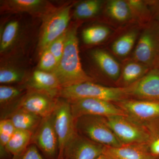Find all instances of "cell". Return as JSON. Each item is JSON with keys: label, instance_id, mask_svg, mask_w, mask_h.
<instances>
[{"label": "cell", "instance_id": "15", "mask_svg": "<svg viewBox=\"0 0 159 159\" xmlns=\"http://www.w3.org/2000/svg\"><path fill=\"white\" fill-rule=\"evenodd\" d=\"M103 154L110 159H151L146 144L122 145L118 147L105 146Z\"/></svg>", "mask_w": 159, "mask_h": 159}, {"label": "cell", "instance_id": "24", "mask_svg": "<svg viewBox=\"0 0 159 159\" xmlns=\"http://www.w3.org/2000/svg\"><path fill=\"white\" fill-rule=\"evenodd\" d=\"M110 32L109 29L106 26H91L83 31V40L86 44H97L105 40L110 34Z\"/></svg>", "mask_w": 159, "mask_h": 159}, {"label": "cell", "instance_id": "31", "mask_svg": "<svg viewBox=\"0 0 159 159\" xmlns=\"http://www.w3.org/2000/svg\"><path fill=\"white\" fill-rule=\"evenodd\" d=\"M21 92L19 89L9 86L1 85L0 86V103L1 106L9 104L20 97Z\"/></svg>", "mask_w": 159, "mask_h": 159}, {"label": "cell", "instance_id": "12", "mask_svg": "<svg viewBox=\"0 0 159 159\" xmlns=\"http://www.w3.org/2000/svg\"><path fill=\"white\" fill-rule=\"evenodd\" d=\"M104 147L77 132L66 146L63 159H97L103 154Z\"/></svg>", "mask_w": 159, "mask_h": 159}, {"label": "cell", "instance_id": "33", "mask_svg": "<svg viewBox=\"0 0 159 159\" xmlns=\"http://www.w3.org/2000/svg\"><path fill=\"white\" fill-rule=\"evenodd\" d=\"M12 159H44L41 155L37 147L34 145H31L28 147L18 155L14 156Z\"/></svg>", "mask_w": 159, "mask_h": 159}, {"label": "cell", "instance_id": "18", "mask_svg": "<svg viewBox=\"0 0 159 159\" xmlns=\"http://www.w3.org/2000/svg\"><path fill=\"white\" fill-rule=\"evenodd\" d=\"M16 129L28 131L33 134L43 118L21 108H16L9 118Z\"/></svg>", "mask_w": 159, "mask_h": 159}, {"label": "cell", "instance_id": "28", "mask_svg": "<svg viewBox=\"0 0 159 159\" xmlns=\"http://www.w3.org/2000/svg\"><path fill=\"white\" fill-rule=\"evenodd\" d=\"M14 125L9 118L1 119L0 121V154L1 158L8 153L6 149V145L9 142L15 131Z\"/></svg>", "mask_w": 159, "mask_h": 159}, {"label": "cell", "instance_id": "26", "mask_svg": "<svg viewBox=\"0 0 159 159\" xmlns=\"http://www.w3.org/2000/svg\"><path fill=\"white\" fill-rule=\"evenodd\" d=\"M102 4V1L99 0H89L81 2L74 9V16L78 19L93 17L100 11Z\"/></svg>", "mask_w": 159, "mask_h": 159}, {"label": "cell", "instance_id": "14", "mask_svg": "<svg viewBox=\"0 0 159 159\" xmlns=\"http://www.w3.org/2000/svg\"><path fill=\"white\" fill-rule=\"evenodd\" d=\"M1 9L11 12H27L46 17L54 9L49 2L42 0H8L2 1Z\"/></svg>", "mask_w": 159, "mask_h": 159}, {"label": "cell", "instance_id": "1", "mask_svg": "<svg viewBox=\"0 0 159 159\" xmlns=\"http://www.w3.org/2000/svg\"><path fill=\"white\" fill-rule=\"evenodd\" d=\"M59 80L61 88L93 81L84 71L79 56L77 26L67 31L64 50L57 68L53 72Z\"/></svg>", "mask_w": 159, "mask_h": 159}, {"label": "cell", "instance_id": "17", "mask_svg": "<svg viewBox=\"0 0 159 159\" xmlns=\"http://www.w3.org/2000/svg\"><path fill=\"white\" fill-rule=\"evenodd\" d=\"M91 56L107 77L114 81L119 80L122 70L116 60L111 54L104 50L96 49L92 51Z\"/></svg>", "mask_w": 159, "mask_h": 159}, {"label": "cell", "instance_id": "11", "mask_svg": "<svg viewBox=\"0 0 159 159\" xmlns=\"http://www.w3.org/2000/svg\"><path fill=\"white\" fill-rule=\"evenodd\" d=\"M58 100L51 95L34 90L20 100L16 108H21L41 117L47 118L53 114Z\"/></svg>", "mask_w": 159, "mask_h": 159}, {"label": "cell", "instance_id": "23", "mask_svg": "<svg viewBox=\"0 0 159 159\" xmlns=\"http://www.w3.org/2000/svg\"><path fill=\"white\" fill-rule=\"evenodd\" d=\"M20 29V24L17 20L11 21L3 29L0 40L1 53L6 52L16 40Z\"/></svg>", "mask_w": 159, "mask_h": 159}, {"label": "cell", "instance_id": "4", "mask_svg": "<svg viewBox=\"0 0 159 159\" xmlns=\"http://www.w3.org/2000/svg\"><path fill=\"white\" fill-rule=\"evenodd\" d=\"M134 60L149 68L159 67V24H147L142 31L134 52Z\"/></svg>", "mask_w": 159, "mask_h": 159}, {"label": "cell", "instance_id": "36", "mask_svg": "<svg viewBox=\"0 0 159 159\" xmlns=\"http://www.w3.org/2000/svg\"><path fill=\"white\" fill-rule=\"evenodd\" d=\"M151 159H159V157H152Z\"/></svg>", "mask_w": 159, "mask_h": 159}, {"label": "cell", "instance_id": "16", "mask_svg": "<svg viewBox=\"0 0 159 159\" xmlns=\"http://www.w3.org/2000/svg\"><path fill=\"white\" fill-rule=\"evenodd\" d=\"M34 90L39 91L55 97L61 89L57 77L53 73L37 70L34 71L29 83Z\"/></svg>", "mask_w": 159, "mask_h": 159}, {"label": "cell", "instance_id": "6", "mask_svg": "<svg viewBox=\"0 0 159 159\" xmlns=\"http://www.w3.org/2000/svg\"><path fill=\"white\" fill-rule=\"evenodd\" d=\"M106 118L122 145L146 144L148 142V131L144 124L127 116H116Z\"/></svg>", "mask_w": 159, "mask_h": 159}, {"label": "cell", "instance_id": "29", "mask_svg": "<svg viewBox=\"0 0 159 159\" xmlns=\"http://www.w3.org/2000/svg\"><path fill=\"white\" fill-rule=\"evenodd\" d=\"M24 77V72L17 69L6 67L1 68L0 83L2 84L20 82Z\"/></svg>", "mask_w": 159, "mask_h": 159}, {"label": "cell", "instance_id": "2", "mask_svg": "<svg viewBox=\"0 0 159 159\" xmlns=\"http://www.w3.org/2000/svg\"><path fill=\"white\" fill-rule=\"evenodd\" d=\"M58 95L68 101L91 98L114 102L128 99L125 87H109L88 81L61 88Z\"/></svg>", "mask_w": 159, "mask_h": 159}, {"label": "cell", "instance_id": "21", "mask_svg": "<svg viewBox=\"0 0 159 159\" xmlns=\"http://www.w3.org/2000/svg\"><path fill=\"white\" fill-rule=\"evenodd\" d=\"M138 36L139 31L137 30H131L122 34L113 43V52L119 57H126L133 48Z\"/></svg>", "mask_w": 159, "mask_h": 159}, {"label": "cell", "instance_id": "5", "mask_svg": "<svg viewBox=\"0 0 159 159\" xmlns=\"http://www.w3.org/2000/svg\"><path fill=\"white\" fill-rule=\"evenodd\" d=\"M51 118L58 141V158L63 159L66 146L77 133L70 102L58 100Z\"/></svg>", "mask_w": 159, "mask_h": 159}, {"label": "cell", "instance_id": "13", "mask_svg": "<svg viewBox=\"0 0 159 159\" xmlns=\"http://www.w3.org/2000/svg\"><path fill=\"white\" fill-rule=\"evenodd\" d=\"M34 140L43 153L50 159L58 157V141L51 116L43 118L34 135Z\"/></svg>", "mask_w": 159, "mask_h": 159}, {"label": "cell", "instance_id": "20", "mask_svg": "<svg viewBox=\"0 0 159 159\" xmlns=\"http://www.w3.org/2000/svg\"><path fill=\"white\" fill-rule=\"evenodd\" d=\"M106 11L112 19L118 22H126L133 19L131 10L127 1H108L106 5Z\"/></svg>", "mask_w": 159, "mask_h": 159}, {"label": "cell", "instance_id": "7", "mask_svg": "<svg viewBox=\"0 0 159 159\" xmlns=\"http://www.w3.org/2000/svg\"><path fill=\"white\" fill-rule=\"evenodd\" d=\"M72 6L69 5L55 9L44 17L39 43L41 54L68 30Z\"/></svg>", "mask_w": 159, "mask_h": 159}, {"label": "cell", "instance_id": "10", "mask_svg": "<svg viewBox=\"0 0 159 159\" xmlns=\"http://www.w3.org/2000/svg\"><path fill=\"white\" fill-rule=\"evenodd\" d=\"M125 88L128 98L159 102V67L150 69L142 78Z\"/></svg>", "mask_w": 159, "mask_h": 159}, {"label": "cell", "instance_id": "25", "mask_svg": "<svg viewBox=\"0 0 159 159\" xmlns=\"http://www.w3.org/2000/svg\"><path fill=\"white\" fill-rule=\"evenodd\" d=\"M148 134L146 146L152 157H159V118L144 123Z\"/></svg>", "mask_w": 159, "mask_h": 159}, {"label": "cell", "instance_id": "9", "mask_svg": "<svg viewBox=\"0 0 159 159\" xmlns=\"http://www.w3.org/2000/svg\"><path fill=\"white\" fill-rule=\"evenodd\" d=\"M115 103L126 116L143 124L159 118V102L128 98Z\"/></svg>", "mask_w": 159, "mask_h": 159}, {"label": "cell", "instance_id": "34", "mask_svg": "<svg viewBox=\"0 0 159 159\" xmlns=\"http://www.w3.org/2000/svg\"><path fill=\"white\" fill-rule=\"evenodd\" d=\"M150 5L152 7L154 13L156 17L157 22L159 24V1H154L153 2H150Z\"/></svg>", "mask_w": 159, "mask_h": 159}, {"label": "cell", "instance_id": "19", "mask_svg": "<svg viewBox=\"0 0 159 159\" xmlns=\"http://www.w3.org/2000/svg\"><path fill=\"white\" fill-rule=\"evenodd\" d=\"M150 68L135 61L126 63L121 71L119 80H121L123 87L128 86L142 78Z\"/></svg>", "mask_w": 159, "mask_h": 159}, {"label": "cell", "instance_id": "30", "mask_svg": "<svg viewBox=\"0 0 159 159\" xmlns=\"http://www.w3.org/2000/svg\"><path fill=\"white\" fill-rule=\"evenodd\" d=\"M58 62L53 54L50 52L48 48L45 49L41 54L39 70L53 73L57 68Z\"/></svg>", "mask_w": 159, "mask_h": 159}, {"label": "cell", "instance_id": "3", "mask_svg": "<svg viewBox=\"0 0 159 159\" xmlns=\"http://www.w3.org/2000/svg\"><path fill=\"white\" fill-rule=\"evenodd\" d=\"M77 132L93 142L108 147L122 145L110 127L105 117L86 116L75 120Z\"/></svg>", "mask_w": 159, "mask_h": 159}, {"label": "cell", "instance_id": "35", "mask_svg": "<svg viewBox=\"0 0 159 159\" xmlns=\"http://www.w3.org/2000/svg\"><path fill=\"white\" fill-rule=\"evenodd\" d=\"M97 159H110L109 158L107 157L106 156L102 154V155L100 156V157H99Z\"/></svg>", "mask_w": 159, "mask_h": 159}, {"label": "cell", "instance_id": "8", "mask_svg": "<svg viewBox=\"0 0 159 159\" xmlns=\"http://www.w3.org/2000/svg\"><path fill=\"white\" fill-rule=\"evenodd\" d=\"M74 119L86 116L108 118L116 116H126L114 102L102 99L85 98L69 101Z\"/></svg>", "mask_w": 159, "mask_h": 159}, {"label": "cell", "instance_id": "22", "mask_svg": "<svg viewBox=\"0 0 159 159\" xmlns=\"http://www.w3.org/2000/svg\"><path fill=\"white\" fill-rule=\"evenodd\" d=\"M33 134L28 131L16 129L14 133L6 147L8 153L14 156L23 152L29 147Z\"/></svg>", "mask_w": 159, "mask_h": 159}, {"label": "cell", "instance_id": "27", "mask_svg": "<svg viewBox=\"0 0 159 159\" xmlns=\"http://www.w3.org/2000/svg\"><path fill=\"white\" fill-rule=\"evenodd\" d=\"M127 2L131 10L133 18L141 23L150 22L152 13L147 2L140 0H128Z\"/></svg>", "mask_w": 159, "mask_h": 159}, {"label": "cell", "instance_id": "32", "mask_svg": "<svg viewBox=\"0 0 159 159\" xmlns=\"http://www.w3.org/2000/svg\"><path fill=\"white\" fill-rule=\"evenodd\" d=\"M66 33L67 31L51 43L48 48L50 52L57 59L58 63L62 57L64 50L66 38Z\"/></svg>", "mask_w": 159, "mask_h": 159}]
</instances>
